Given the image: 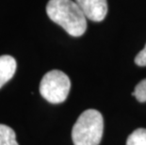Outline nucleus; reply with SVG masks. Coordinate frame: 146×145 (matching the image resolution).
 Returning a JSON list of instances; mask_svg holds the SVG:
<instances>
[{"label":"nucleus","instance_id":"f257e3e1","mask_svg":"<svg viewBox=\"0 0 146 145\" xmlns=\"http://www.w3.org/2000/svg\"><path fill=\"white\" fill-rule=\"evenodd\" d=\"M46 13L53 22L73 37L82 36L87 29V17L73 0H49Z\"/></svg>","mask_w":146,"mask_h":145},{"label":"nucleus","instance_id":"f03ea898","mask_svg":"<svg viewBox=\"0 0 146 145\" xmlns=\"http://www.w3.org/2000/svg\"><path fill=\"white\" fill-rule=\"evenodd\" d=\"M104 131L102 114L96 109H87L81 113L72 130L74 145H99Z\"/></svg>","mask_w":146,"mask_h":145},{"label":"nucleus","instance_id":"7ed1b4c3","mask_svg":"<svg viewBox=\"0 0 146 145\" xmlns=\"http://www.w3.org/2000/svg\"><path fill=\"white\" fill-rule=\"evenodd\" d=\"M71 81L66 73L60 70L46 73L40 83V93L51 104H60L67 99Z\"/></svg>","mask_w":146,"mask_h":145},{"label":"nucleus","instance_id":"20e7f679","mask_svg":"<svg viewBox=\"0 0 146 145\" xmlns=\"http://www.w3.org/2000/svg\"><path fill=\"white\" fill-rule=\"evenodd\" d=\"M85 16L94 22H101L108 13L107 0H74Z\"/></svg>","mask_w":146,"mask_h":145},{"label":"nucleus","instance_id":"39448f33","mask_svg":"<svg viewBox=\"0 0 146 145\" xmlns=\"http://www.w3.org/2000/svg\"><path fill=\"white\" fill-rule=\"evenodd\" d=\"M16 66V60L13 57L9 55L0 57V89L12 78Z\"/></svg>","mask_w":146,"mask_h":145},{"label":"nucleus","instance_id":"423d86ee","mask_svg":"<svg viewBox=\"0 0 146 145\" xmlns=\"http://www.w3.org/2000/svg\"><path fill=\"white\" fill-rule=\"evenodd\" d=\"M0 145H19L16 140V134L10 126L0 123Z\"/></svg>","mask_w":146,"mask_h":145},{"label":"nucleus","instance_id":"0eeeda50","mask_svg":"<svg viewBox=\"0 0 146 145\" xmlns=\"http://www.w3.org/2000/svg\"><path fill=\"white\" fill-rule=\"evenodd\" d=\"M126 145H146V129L138 128L128 136Z\"/></svg>","mask_w":146,"mask_h":145},{"label":"nucleus","instance_id":"6e6552de","mask_svg":"<svg viewBox=\"0 0 146 145\" xmlns=\"http://www.w3.org/2000/svg\"><path fill=\"white\" fill-rule=\"evenodd\" d=\"M132 95L141 103L146 102V79L141 80L137 84L134 91L132 92Z\"/></svg>","mask_w":146,"mask_h":145},{"label":"nucleus","instance_id":"1a4fd4ad","mask_svg":"<svg viewBox=\"0 0 146 145\" xmlns=\"http://www.w3.org/2000/svg\"><path fill=\"white\" fill-rule=\"evenodd\" d=\"M135 63L138 66H141V67L146 66V44L144 46V48L142 49L141 52H139V54L136 56Z\"/></svg>","mask_w":146,"mask_h":145}]
</instances>
